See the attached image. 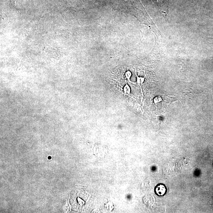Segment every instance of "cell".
Segmentation results:
<instances>
[{"mask_svg": "<svg viewBox=\"0 0 213 213\" xmlns=\"http://www.w3.org/2000/svg\"><path fill=\"white\" fill-rule=\"evenodd\" d=\"M167 188L163 184H159L156 185L154 188V192L158 196H163L166 194Z\"/></svg>", "mask_w": 213, "mask_h": 213, "instance_id": "1", "label": "cell"}, {"mask_svg": "<svg viewBox=\"0 0 213 213\" xmlns=\"http://www.w3.org/2000/svg\"><path fill=\"white\" fill-rule=\"evenodd\" d=\"M124 92L125 94H127V95H129L131 93V88L130 86H129L128 85L126 84L125 86H124Z\"/></svg>", "mask_w": 213, "mask_h": 213, "instance_id": "2", "label": "cell"}, {"mask_svg": "<svg viewBox=\"0 0 213 213\" xmlns=\"http://www.w3.org/2000/svg\"><path fill=\"white\" fill-rule=\"evenodd\" d=\"M162 99L161 97L160 96L156 97L154 99V102L155 103H158V102H160L161 101Z\"/></svg>", "mask_w": 213, "mask_h": 213, "instance_id": "5", "label": "cell"}, {"mask_svg": "<svg viewBox=\"0 0 213 213\" xmlns=\"http://www.w3.org/2000/svg\"><path fill=\"white\" fill-rule=\"evenodd\" d=\"M144 78L142 77H137V81L139 84H142L144 83Z\"/></svg>", "mask_w": 213, "mask_h": 213, "instance_id": "4", "label": "cell"}, {"mask_svg": "<svg viewBox=\"0 0 213 213\" xmlns=\"http://www.w3.org/2000/svg\"><path fill=\"white\" fill-rule=\"evenodd\" d=\"M132 76V74L131 71H127L125 73V76H126V78L129 81H130L131 77Z\"/></svg>", "mask_w": 213, "mask_h": 213, "instance_id": "3", "label": "cell"}]
</instances>
